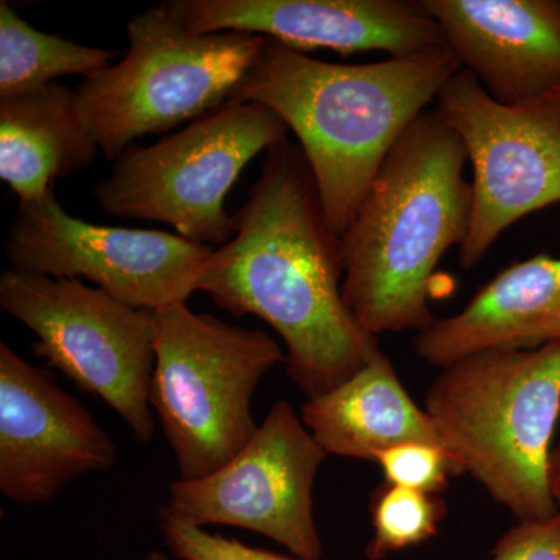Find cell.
<instances>
[{
	"instance_id": "obj_1",
	"label": "cell",
	"mask_w": 560,
	"mask_h": 560,
	"mask_svg": "<svg viewBox=\"0 0 560 560\" xmlns=\"http://www.w3.org/2000/svg\"><path fill=\"white\" fill-rule=\"evenodd\" d=\"M234 235L213 250L200 280L221 311L254 315L285 342L291 382L323 396L381 350L342 298L341 242L327 224L315 179L289 138L265 153Z\"/></svg>"
},
{
	"instance_id": "obj_2",
	"label": "cell",
	"mask_w": 560,
	"mask_h": 560,
	"mask_svg": "<svg viewBox=\"0 0 560 560\" xmlns=\"http://www.w3.org/2000/svg\"><path fill=\"white\" fill-rule=\"evenodd\" d=\"M460 69L445 44L337 65L267 38L231 101L261 103L294 132L341 241L390 150Z\"/></svg>"
},
{
	"instance_id": "obj_3",
	"label": "cell",
	"mask_w": 560,
	"mask_h": 560,
	"mask_svg": "<svg viewBox=\"0 0 560 560\" xmlns=\"http://www.w3.org/2000/svg\"><path fill=\"white\" fill-rule=\"evenodd\" d=\"M467 153L436 108L423 110L383 162L341 237L342 298L368 334L422 331L436 320L430 282L469 234Z\"/></svg>"
},
{
	"instance_id": "obj_4",
	"label": "cell",
	"mask_w": 560,
	"mask_h": 560,
	"mask_svg": "<svg viewBox=\"0 0 560 560\" xmlns=\"http://www.w3.org/2000/svg\"><path fill=\"white\" fill-rule=\"evenodd\" d=\"M441 370L423 410L459 474L518 522L558 514L547 474L560 416V341L482 350Z\"/></svg>"
},
{
	"instance_id": "obj_5",
	"label": "cell",
	"mask_w": 560,
	"mask_h": 560,
	"mask_svg": "<svg viewBox=\"0 0 560 560\" xmlns=\"http://www.w3.org/2000/svg\"><path fill=\"white\" fill-rule=\"evenodd\" d=\"M130 49L73 91L81 121L117 161L136 139L175 130L230 102L267 38L190 31L164 2L132 18Z\"/></svg>"
},
{
	"instance_id": "obj_6",
	"label": "cell",
	"mask_w": 560,
	"mask_h": 560,
	"mask_svg": "<svg viewBox=\"0 0 560 560\" xmlns=\"http://www.w3.org/2000/svg\"><path fill=\"white\" fill-rule=\"evenodd\" d=\"M150 405L175 453L179 480H197L238 455L257 425L250 405L261 378L285 363L264 330L194 313L186 302L153 312Z\"/></svg>"
},
{
	"instance_id": "obj_7",
	"label": "cell",
	"mask_w": 560,
	"mask_h": 560,
	"mask_svg": "<svg viewBox=\"0 0 560 560\" xmlns=\"http://www.w3.org/2000/svg\"><path fill=\"white\" fill-rule=\"evenodd\" d=\"M285 138L275 110L230 101L154 145L125 150L92 195L109 215L160 221L187 241L224 245L234 235L224 198L257 154Z\"/></svg>"
},
{
	"instance_id": "obj_8",
	"label": "cell",
	"mask_w": 560,
	"mask_h": 560,
	"mask_svg": "<svg viewBox=\"0 0 560 560\" xmlns=\"http://www.w3.org/2000/svg\"><path fill=\"white\" fill-rule=\"evenodd\" d=\"M0 311L35 334L36 355L105 401L136 440L151 441L153 312L128 307L83 280L14 268L0 276Z\"/></svg>"
},
{
	"instance_id": "obj_9",
	"label": "cell",
	"mask_w": 560,
	"mask_h": 560,
	"mask_svg": "<svg viewBox=\"0 0 560 560\" xmlns=\"http://www.w3.org/2000/svg\"><path fill=\"white\" fill-rule=\"evenodd\" d=\"M436 109L458 132L474 171L469 234L459 264L471 270L501 234L560 202V108L548 98L503 105L469 70L441 91Z\"/></svg>"
},
{
	"instance_id": "obj_10",
	"label": "cell",
	"mask_w": 560,
	"mask_h": 560,
	"mask_svg": "<svg viewBox=\"0 0 560 560\" xmlns=\"http://www.w3.org/2000/svg\"><path fill=\"white\" fill-rule=\"evenodd\" d=\"M5 253L14 270L88 280L128 307L158 312L200 291L213 249L168 232L88 223L62 209L51 186L18 205Z\"/></svg>"
},
{
	"instance_id": "obj_11",
	"label": "cell",
	"mask_w": 560,
	"mask_h": 560,
	"mask_svg": "<svg viewBox=\"0 0 560 560\" xmlns=\"http://www.w3.org/2000/svg\"><path fill=\"white\" fill-rule=\"evenodd\" d=\"M326 456L289 401H276L230 463L197 480L172 481L160 517L202 529H248L278 541L300 560H320L313 485Z\"/></svg>"
},
{
	"instance_id": "obj_12",
	"label": "cell",
	"mask_w": 560,
	"mask_h": 560,
	"mask_svg": "<svg viewBox=\"0 0 560 560\" xmlns=\"http://www.w3.org/2000/svg\"><path fill=\"white\" fill-rule=\"evenodd\" d=\"M108 431L62 388L0 342V492L22 506L47 504L69 482L116 464Z\"/></svg>"
},
{
	"instance_id": "obj_13",
	"label": "cell",
	"mask_w": 560,
	"mask_h": 560,
	"mask_svg": "<svg viewBox=\"0 0 560 560\" xmlns=\"http://www.w3.org/2000/svg\"><path fill=\"white\" fill-rule=\"evenodd\" d=\"M190 31L245 32L290 49L405 57L442 46L440 24L415 0H168Z\"/></svg>"
},
{
	"instance_id": "obj_14",
	"label": "cell",
	"mask_w": 560,
	"mask_h": 560,
	"mask_svg": "<svg viewBox=\"0 0 560 560\" xmlns=\"http://www.w3.org/2000/svg\"><path fill=\"white\" fill-rule=\"evenodd\" d=\"M444 44L490 97L540 101L560 86V0H422Z\"/></svg>"
},
{
	"instance_id": "obj_15",
	"label": "cell",
	"mask_w": 560,
	"mask_h": 560,
	"mask_svg": "<svg viewBox=\"0 0 560 560\" xmlns=\"http://www.w3.org/2000/svg\"><path fill=\"white\" fill-rule=\"evenodd\" d=\"M560 341V259L537 254L488 280L463 311L412 338L419 359L444 368L490 349H539Z\"/></svg>"
},
{
	"instance_id": "obj_16",
	"label": "cell",
	"mask_w": 560,
	"mask_h": 560,
	"mask_svg": "<svg viewBox=\"0 0 560 560\" xmlns=\"http://www.w3.org/2000/svg\"><path fill=\"white\" fill-rule=\"evenodd\" d=\"M301 419L327 456L377 463L381 453L408 442L442 447L429 415L411 399L382 349L349 381L307 399Z\"/></svg>"
},
{
	"instance_id": "obj_17",
	"label": "cell",
	"mask_w": 560,
	"mask_h": 560,
	"mask_svg": "<svg viewBox=\"0 0 560 560\" xmlns=\"http://www.w3.org/2000/svg\"><path fill=\"white\" fill-rule=\"evenodd\" d=\"M98 153L73 91L62 84L0 98V178L18 201L38 200L55 180L90 168Z\"/></svg>"
},
{
	"instance_id": "obj_18",
	"label": "cell",
	"mask_w": 560,
	"mask_h": 560,
	"mask_svg": "<svg viewBox=\"0 0 560 560\" xmlns=\"http://www.w3.org/2000/svg\"><path fill=\"white\" fill-rule=\"evenodd\" d=\"M114 57V51L40 32L9 2H0V98L40 90L60 77L90 79Z\"/></svg>"
},
{
	"instance_id": "obj_19",
	"label": "cell",
	"mask_w": 560,
	"mask_h": 560,
	"mask_svg": "<svg viewBox=\"0 0 560 560\" xmlns=\"http://www.w3.org/2000/svg\"><path fill=\"white\" fill-rule=\"evenodd\" d=\"M445 503L440 495L385 485L371 500L374 537L368 544L370 560H382L390 552L416 547L431 539L445 517Z\"/></svg>"
},
{
	"instance_id": "obj_20",
	"label": "cell",
	"mask_w": 560,
	"mask_h": 560,
	"mask_svg": "<svg viewBox=\"0 0 560 560\" xmlns=\"http://www.w3.org/2000/svg\"><path fill=\"white\" fill-rule=\"evenodd\" d=\"M388 485L440 495L458 467L440 445L408 442L381 453L377 458Z\"/></svg>"
},
{
	"instance_id": "obj_21",
	"label": "cell",
	"mask_w": 560,
	"mask_h": 560,
	"mask_svg": "<svg viewBox=\"0 0 560 560\" xmlns=\"http://www.w3.org/2000/svg\"><path fill=\"white\" fill-rule=\"evenodd\" d=\"M160 528L168 550L180 560H296L167 517H160Z\"/></svg>"
},
{
	"instance_id": "obj_22",
	"label": "cell",
	"mask_w": 560,
	"mask_h": 560,
	"mask_svg": "<svg viewBox=\"0 0 560 560\" xmlns=\"http://www.w3.org/2000/svg\"><path fill=\"white\" fill-rule=\"evenodd\" d=\"M490 560H560V514L544 521L518 522L508 530Z\"/></svg>"
},
{
	"instance_id": "obj_23",
	"label": "cell",
	"mask_w": 560,
	"mask_h": 560,
	"mask_svg": "<svg viewBox=\"0 0 560 560\" xmlns=\"http://www.w3.org/2000/svg\"><path fill=\"white\" fill-rule=\"evenodd\" d=\"M547 478L551 499L556 506H560V440L552 445Z\"/></svg>"
},
{
	"instance_id": "obj_24",
	"label": "cell",
	"mask_w": 560,
	"mask_h": 560,
	"mask_svg": "<svg viewBox=\"0 0 560 560\" xmlns=\"http://www.w3.org/2000/svg\"><path fill=\"white\" fill-rule=\"evenodd\" d=\"M142 560H172L165 552L162 551H150Z\"/></svg>"
},
{
	"instance_id": "obj_25",
	"label": "cell",
	"mask_w": 560,
	"mask_h": 560,
	"mask_svg": "<svg viewBox=\"0 0 560 560\" xmlns=\"http://www.w3.org/2000/svg\"><path fill=\"white\" fill-rule=\"evenodd\" d=\"M545 98H548V101L555 103V105H558L560 108V86L551 91L550 94L545 95Z\"/></svg>"
}]
</instances>
